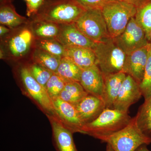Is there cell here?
I'll use <instances>...</instances> for the list:
<instances>
[{"label":"cell","mask_w":151,"mask_h":151,"mask_svg":"<svg viewBox=\"0 0 151 151\" xmlns=\"http://www.w3.org/2000/svg\"><path fill=\"white\" fill-rule=\"evenodd\" d=\"M29 20L30 27L35 39H56L58 36L60 24L47 21Z\"/></svg>","instance_id":"cell-20"},{"label":"cell","mask_w":151,"mask_h":151,"mask_svg":"<svg viewBox=\"0 0 151 151\" xmlns=\"http://www.w3.org/2000/svg\"><path fill=\"white\" fill-rule=\"evenodd\" d=\"M27 65L34 78L44 87L52 76L54 73L34 62H32Z\"/></svg>","instance_id":"cell-27"},{"label":"cell","mask_w":151,"mask_h":151,"mask_svg":"<svg viewBox=\"0 0 151 151\" xmlns=\"http://www.w3.org/2000/svg\"><path fill=\"white\" fill-rule=\"evenodd\" d=\"M76 0H44L30 20H44L58 24L73 23L85 11Z\"/></svg>","instance_id":"cell-1"},{"label":"cell","mask_w":151,"mask_h":151,"mask_svg":"<svg viewBox=\"0 0 151 151\" xmlns=\"http://www.w3.org/2000/svg\"><path fill=\"white\" fill-rule=\"evenodd\" d=\"M135 151H151L147 147V145H142L138 147Z\"/></svg>","instance_id":"cell-34"},{"label":"cell","mask_w":151,"mask_h":151,"mask_svg":"<svg viewBox=\"0 0 151 151\" xmlns=\"http://www.w3.org/2000/svg\"><path fill=\"white\" fill-rule=\"evenodd\" d=\"M52 127L53 143L58 151H78L73 137V132L68 129L54 115L47 116Z\"/></svg>","instance_id":"cell-14"},{"label":"cell","mask_w":151,"mask_h":151,"mask_svg":"<svg viewBox=\"0 0 151 151\" xmlns=\"http://www.w3.org/2000/svg\"><path fill=\"white\" fill-rule=\"evenodd\" d=\"M82 71L73 61L64 56L61 58L56 73L65 83L71 81L80 82Z\"/></svg>","instance_id":"cell-21"},{"label":"cell","mask_w":151,"mask_h":151,"mask_svg":"<svg viewBox=\"0 0 151 151\" xmlns=\"http://www.w3.org/2000/svg\"><path fill=\"white\" fill-rule=\"evenodd\" d=\"M135 18L145 32L148 40L149 35L151 31V0H145L138 6Z\"/></svg>","instance_id":"cell-26"},{"label":"cell","mask_w":151,"mask_h":151,"mask_svg":"<svg viewBox=\"0 0 151 151\" xmlns=\"http://www.w3.org/2000/svg\"><path fill=\"white\" fill-rule=\"evenodd\" d=\"M142 95L145 100L151 96V45H148V55L142 81L139 84Z\"/></svg>","instance_id":"cell-28"},{"label":"cell","mask_w":151,"mask_h":151,"mask_svg":"<svg viewBox=\"0 0 151 151\" xmlns=\"http://www.w3.org/2000/svg\"><path fill=\"white\" fill-rule=\"evenodd\" d=\"M29 19L17 12L12 3L1 4L0 23L11 29L17 28L29 23Z\"/></svg>","instance_id":"cell-19"},{"label":"cell","mask_w":151,"mask_h":151,"mask_svg":"<svg viewBox=\"0 0 151 151\" xmlns=\"http://www.w3.org/2000/svg\"><path fill=\"white\" fill-rule=\"evenodd\" d=\"M33 48L40 49L60 58L65 56V47L56 39H35Z\"/></svg>","instance_id":"cell-25"},{"label":"cell","mask_w":151,"mask_h":151,"mask_svg":"<svg viewBox=\"0 0 151 151\" xmlns=\"http://www.w3.org/2000/svg\"><path fill=\"white\" fill-rule=\"evenodd\" d=\"M113 39L127 55L147 46L149 43L145 32L135 17L131 19L124 31Z\"/></svg>","instance_id":"cell-9"},{"label":"cell","mask_w":151,"mask_h":151,"mask_svg":"<svg viewBox=\"0 0 151 151\" xmlns=\"http://www.w3.org/2000/svg\"><path fill=\"white\" fill-rule=\"evenodd\" d=\"M118 1H122L133 4L137 6V7L138 6L141 4L145 0H118Z\"/></svg>","instance_id":"cell-33"},{"label":"cell","mask_w":151,"mask_h":151,"mask_svg":"<svg viewBox=\"0 0 151 151\" xmlns=\"http://www.w3.org/2000/svg\"><path fill=\"white\" fill-rule=\"evenodd\" d=\"M79 82L88 94L102 99L104 76L96 64L82 70Z\"/></svg>","instance_id":"cell-16"},{"label":"cell","mask_w":151,"mask_h":151,"mask_svg":"<svg viewBox=\"0 0 151 151\" xmlns=\"http://www.w3.org/2000/svg\"><path fill=\"white\" fill-rule=\"evenodd\" d=\"M88 94L80 82L71 81L65 83L59 98L75 106Z\"/></svg>","instance_id":"cell-22"},{"label":"cell","mask_w":151,"mask_h":151,"mask_svg":"<svg viewBox=\"0 0 151 151\" xmlns=\"http://www.w3.org/2000/svg\"><path fill=\"white\" fill-rule=\"evenodd\" d=\"M65 56L81 70L95 65L96 56L92 49L82 47H65Z\"/></svg>","instance_id":"cell-18"},{"label":"cell","mask_w":151,"mask_h":151,"mask_svg":"<svg viewBox=\"0 0 151 151\" xmlns=\"http://www.w3.org/2000/svg\"><path fill=\"white\" fill-rule=\"evenodd\" d=\"M148 40H150L151 41V31L150 32V35H149Z\"/></svg>","instance_id":"cell-37"},{"label":"cell","mask_w":151,"mask_h":151,"mask_svg":"<svg viewBox=\"0 0 151 151\" xmlns=\"http://www.w3.org/2000/svg\"><path fill=\"white\" fill-rule=\"evenodd\" d=\"M105 151H114V150L109 144H107L106 150Z\"/></svg>","instance_id":"cell-35"},{"label":"cell","mask_w":151,"mask_h":151,"mask_svg":"<svg viewBox=\"0 0 151 151\" xmlns=\"http://www.w3.org/2000/svg\"><path fill=\"white\" fill-rule=\"evenodd\" d=\"M110 37L115 38L124 31L131 19L136 16L137 6L115 0L101 9Z\"/></svg>","instance_id":"cell-5"},{"label":"cell","mask_w":151,"mask_h":151,"mask_svg":"<svg viewBox=\"0 0 151 151\" xmlns=\"http://www.w3.org/2000/svg\"><path fill=\"white\" fill-rule=\"evenodd\" d=\"M60 25L56 39L65 47H82L93 49L96 42L86 37L73 23Z\"/></svg>","instance_id":"cell-12"},{"label":"cell","mask_w":151,"mask_h":151,"mask_svg":"<svg viewBox=\"0 0 151 151\" xmlns=\"http://www.w3.org/2000/svg\"><path fill=\"white\" fill-rule=\"evenodd\" d=\"M86 9H102L108 3L115 0H76Z\"/></svg>","instance_id":"cell-30"},{"label":"cell","mask_w":151,"mask_h":151,"mask_svg":"<svg viewBox=\"0 0 151 151\" xmlns=\"http://www.w3.org/2000/svg\"><path fill=\"white\" fill-rule=\"evenodd\" d=\"M74 24L84 35L94 42L110 37L101 9H86Z\"/></svg>","instance_id":"cell-8"},{"label":"cell","mask_w":151,"mask_h":151,"mask_svg":"<svg viewBox=\"0 0 151 151\" xmlns=\"http://www.w3.org/2000/svg\"><path fill=\"white\" fill-rule=\"evenodd\" d=\"M12 29L9 28L5 26L1 25L0 26V37L1 38L4 37L9 33Z\"/></svg>","instance_id":"cell-32"},{"label":"cell","mask_w":151,"mask_h":151,"mask_svg":"<svg viewBox=\"0 0 151 151\" xmlns=\"http://www.w3.org/2000/svg\"><path fill=\"white\" fill-rule=\"evenodd\" d=\"M13 0H1V4L3 3H12Z\"/></svg>","instance_id":"cell-36"},{"label":"cell","mask_w":151,"mask_h":151,"mask_svg":"<svg viewBox=\"0 0 151 151\" xmlns=\"http://www.w3.org/2000/svg\"><path fill=\"white\" fill-rule=\"evenodd\" d=\"M24 1H25L27 3L29 1V0H24Z\"/></svg>","instance_id":"cell-38"},{"label":"cell","mask_w":151,"mask_h":151,"mask_svg":"<svg viewBox=\"0 0 151 151\" xmlns=\"http://www.w3.org/2000/svg\"><path fill=\"white\" fill-rule=\"evenodd\" d=\"M1 40V59L17 61L25 57L33 48L35 38L29 23L12 29Z\"/></svg>","instance_id":"cell-2"},{"label":"cell","mask_w":151,"mask_h":151,"mask_svg":"<svg viewBox=\"0 0 151 151\" xmlns=\"http://www.w3.org/2000/svg\"><path fill=\"white\" fill-rule=\"evenodd\" d=\"M132 119L128 112L106 108L97 119L84 125L83 132L85 134L101 140L124 129Z\"/></svg>","instance_id":"cell-3"},{"label":"cell","mask_w":151,"mask_h":151,"mask_svg":"<svg viewBox=\"0 0 151 151\" xmlns=\"http://www.w3.org/2000/svg\"><path fill=\"white\" fill-rule=\"evenodd\" d=\"M134 118L139 129L151 138V96L145 100Z\"/></svg>","instance_id":"cell-23"},{"label":"cell","mask_w":151,"mask_h":151,"mask_svg":"<svg viewBox=\"0 0 151 151\" xmlns=\"http://www.w3.org/2000/svg\"><path fill=\"white\" fill-rule=\"evenodd\" d=\"M96 64L104 76L122 72L127 55L110 37L96 42L94 48Z\"/></svg>","instance_id":"cell-4"},{"label":"cell","mask_w":151,"mask_h":151,"mask_svg":"<svg viewBox=\"0 0 151 151\" xmlns=\"http://www.w3.org/2000/svg\"><path fill=\"white\" fill-rule=\"evenodd\" d=\"M127 74L123 72L104 76V89L102 99L106 108H113L121 86Z\"/></svg>","instance_id":"cell-17"},{"label":"cell","mask_w":151,"mask_h":151,"mask_svg":"<svg viewBox=\"0 0 151 151\" xmlns=\"http://www.w3.org/2000/svg\"><path fill=\"white\" fill-rule=\"evenodd\" d=\"M101 141L109 144L114 151H135L140 146L151 144V138L144 134L137 127L134 117L124 129Z\"/></svg>","instance_id":"cell-6"},{"label":"cell","mask_w":151,"mask_h":151,"mask_svg":"<svg viewBox=\"0 0 151 151\" xmlns=\"http://www.w3.org/2000/svg\"><path fill=\"white\" fill-rule=\"evenodd\" d=\"M142 96L139 84L132 76L127 75L113 104V108L128 112L130 106L137 103Z\"/></svg>","instance_id":"cell-11"},{"label":"cell","mask_w":151,"mask_h":151,"mask_svg":"<svg viewBox=\"0 0 151 151\" xmlns=\"http://www.w3.org/2000/svg\"><path fill=\"white\" fill-rule=\"evenodd\" d=\"M54 115L68 129L73 133L84 134V124L81 121L74 105L60 98L52 100Z\"/></svg>","instance_id":"cell-10"},{"label":"cell","mask_w":151,"mask_h":151,"mask_svg":"<svg viewBox=\"0 0 151 151\" xmlns=\"http://www.w3.org/2000/svg\"><path fill=\"white\" fill-rule=\"evenodd\" d=\"M19 75L25 95L33 101L46 116L54 115L52 101L46 89L34 78L27 65L20 67Z\"/></svg>","instance_id":"cell-7"},{"label":"cell","mask_w":151,"mask_h":151,"mask_svg":"<svg viewBox=\"0 0 151 151\" xmlns=\"http://www.w3.org/2000/svg\"><path fill=\"white\" fill-rule=\"evenodd\" d=\"M148 45L127 55L122 70V72L132 76L139 84L142 81L147 61Z\"/></svg>","instance_id":"cell-13"},{"label":"cell","mask_w":151,"mask_h":151,"mask_svg":"<svg viewBox=\"0 0 151 151\" xmlns=\"http://www.w3.org/2000/svg\"><path fill=\"white\" fill-rule=\"evenodd\" d=\"M44 0H29L26 3L27 15L30 18L33 16L37 13L42 5Z\"/></svg>","instance_id":"cell-31"},{"label":"cell","mask_w":151,"mask_h":151,"mask_svg":"<svg viewBox=\"0 0 151 151\" xmlns=\"http://www.w3.org/2000/svg\"><path fill=\"white\" fill-rule=\"evenodd\" d=\"M32 61L56 73L61 58L40 49L33 48Z\"/></svg>","instance_id":"cell-24"},{"label":"cell","mask_w":151,"mask_h":151,"mask_svg":"<svg viewBox=\"0 0 151 151\" xmlns=\"http://www.w3.org/2000/svg\"><path fill=\"white\" fill-rule=\"evenodd\" d=\"M83 124H88L97 119L105 108L101 98L88 94L75 106Z\"/></svg>","instance_id":"cell-15"},{"label":"cell","mask_w":151,"mask_h":151,"mask_svg":"<svg viewBox=\"0 0 151 151\" xmlns=\"http://www.w3.org/2000/svg\"><path fill=\"white\" fill-rule=\"evenodd\" d=\"M65 84V81L56 73H54L52 76L45 86L52 100L59 97Z\"/></svg>","instance_id":"cell-29"}]
</instances>
